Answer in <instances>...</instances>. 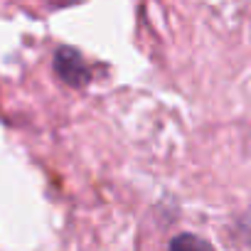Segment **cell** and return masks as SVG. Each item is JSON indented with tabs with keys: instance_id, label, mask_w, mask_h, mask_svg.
Returning a JSON list of instances; mask_svg holds the SVG:
<instances>
[{
	"instance_id": "cell-1",
	"label": "cell",
	"mask_w": 251,
	"mask_h": 251,
	"mask_svg": "<svg viewBox=\"0 0 251 251\" xmlns=\"http://www.w3.org/2000/svg\"><path fill=\"white\" fill-rule=\"evenodd\" d=\"M54 72L67 86H86L91 81V67L74 47H59L54 52Z\"/></svg>"
},
{
	"instance_id": "cell-2",
	"label": "cell",
	"mask_w": 251,
	"mask_h": 251,
	"mask_svg": "<svg viewBox=\"0 0 251 251\" xmlns=\"http://www.w3.org/2000/svg\"><path fill=\"white\" fill-rule=\"evenodd\" d=\"M168 251H214V246H212L209 241H204L202 236L185 231V234H177V236L170 241Z\"/></svg>"
}]
</instances>
